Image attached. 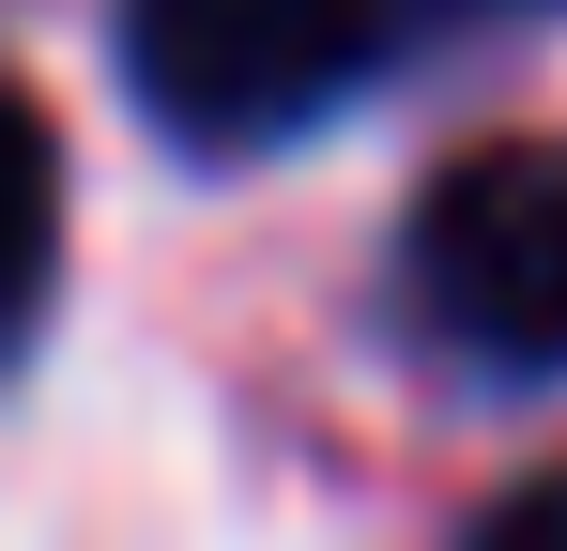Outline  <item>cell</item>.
Masks as SVG:
<instances>
[{
    "instance_id": "cell-2",
    "label": "cell",
    "mask_w": 567,
    "mask_h": 551,
    "mask_svg": "<svg viewBox=\"0 0 567 551\" xmlns=\"http://www.w3.org/2000/svg\"><path fill=\"white\" fill-rule=\"evenodd\" d=\"M399 306L475 383H553L567 367V154L475 138L461 169H430L414 230H399Z\"/></svg>"
},
{
    "instance_id": "cell-1",
    "label": "cell",
    "mask_w": 567,
    "mask_h": 551,
    "mask_svg": "<svg viewBox=\"0 0 567 551\" xmlns=\"http://www.w3.org/2000/svg\"><path fill=\"white\" fill-rule=\"evenodd\" d=\"M383 0H123V92L169 154H277L383 77Z\"/></svg>"
},
{
    "instance_id": "cell-4",
    "label": "cell",
    "mask_w": 567,
    "mask_h": 551,
    "mask_svg": "<svg viewBox=\"0 0 567 551\" xmlns=\"http://www.w3.org/2000/svg\"><path fill=\"white\" fill-rule=\"evenodd\" d=\"M461 551H567V459H553V475H522V490H506Z\"/></svg>"
},
{
    "instance_id": "cell-3",
    "label": "cell",
    "mask_w": 567,
    "mask_h": 551,
    "mask_svg": "<svg viewBox=\"0 0 567 551\" xmlns=\"http://www.w3.org/2000/svg\"><path fill=\"white\" fill-rule=\"evenodd\" d=\"M47 276H62V138H47V107H31V92L0 77V367L31 353Z\"/></svg>"
}]
</instances>
